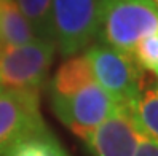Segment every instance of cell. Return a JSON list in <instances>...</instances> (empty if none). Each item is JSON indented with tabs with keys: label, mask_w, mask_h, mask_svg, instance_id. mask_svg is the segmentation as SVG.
I'll list each match as a JSON object with an SVG mask.
<instances>
[{
	"label": "cell",
	"mask_w": 158,
	"mask_h": 156,
	"mask_svg": "<svg viewBox=\"0 0 158 156\" xmlns=\"http://www.w3.org/2000/svg\"><path fill=\"white\" fill-rule=\"evenodd\" d=\"M134 116L142 132L158 140V86H150L141 91L133 105Z\"/></svg>",
	"instance_id": "7c38bea8"
},
{
	"label": "cell",
	"mask_w": 158,
	"mask_h": 156,
	"mask_svg": "<svg viewBox=\"0 0 158 156\" xmlns=\"http://www.w3.org/2000/svg\"><path fill=\"white\" fill-rule=\"evenodd\" d=\"M91 81L96 80L93 77V70L85 53H77L70 56L54 73L50 83V99L70 96Z\"/></svg>",
	"instance_id": "ba28073f"
},
{
	"label": "cell",
	"mask_w": 158,
	"mask_h": 156,
	"mask_svg": "<svg viewBox=\"0 0 158 156\" xmlns=\"http://www.w3.org/2000/svg\"><path fill=\"white\" fill-rule=\"evenodd\" d=\"M134 156H158V140L144 135Z\"/></svg>",
	"instance_id": "5bb4252c"
},
{
	"label": "cell",
	"mask_w": 158,
	"mask_h": 156,
	"mask_svg": "<svg viewBox=\"0 0 158 156\" xmlns=\"http://www.w3.org/2000/svg\"><path fill=\"white\" fill-rule=\"evenodd\" d=\"M37 40L27 18L16 0H0V43L3 48L21 46Z\"/></svg>",
	"instance_id": "9c48e42d"
},
{
	"label": "cell",
	"mask_w": 158,
	"mask_h": 156,
	"mask_svg": "<svg viewBox=\"0 0 158 156\" xmlns=\"http://www.w3.org/2000/svg\"><path fill=\"white\" fill-rule=\"evenodd\" d=\"M16 3L31 22L37 38L56 43L53 26V0H16Z\"/></svg>",
	"instance_id": "8fae6325"
},
{
	"label": "cell",
	"mask_w": 158,
	"mask_h": 156,
	"mask_svg": "<svg viewBox=\"0 0 158 156\" xmlns=\"http://www.w3.org/2000/svg\"><path fill=\"white\" fill-rule=\"evenodd\" d=\"M0 93H2V89H0Z\"/></svg>",
	"instance_id": "e0dca14e"
},
{
	"label": "cell",
	"mask_w": 158,
	"mask_h": 156,
	"mask_svg": "<svg viewBox=\"0 0 158 156\" xmlns=\"http://www.w3.org/2000/svg\"><path fill=\"white\" fill-rule=\"evenodd\" d=\"M2 51H3V45L0 43V54H2Z\"/></svg>",
	"instance_id": "9a60e30c"
},
{
	"label": "cell",
	"mask_w": 158,
	"mask_h": 156,
	"mask_svg": "<svg viewBox=\"0 0 158 156\" xmlns=\"http://www.w3.org/2000/svg\"><path fill=\"white\" fill-rule=\"evenodd\" d=\"M46 127L40 113V94L0 93V154Z\"/></svg>",
	"instance_id": "8992f818"
},
{
	"label": "cell",
	"mask_w": 158,
	"mask_h": 156,
	"mask_svg": "<svg viewBox=\"0 0 158 156\" xmlns=\"http://www.w3.org/2000/svg\"><path fill=\"white\" fill-rule=\"evenodd\" d=\"M158 32V5L153 0H107L101 13L96 40L131 54L145 37Z\"/></svg>",
	"instance_id": "6da1fadb"
},
{
	"label": "cell",
	"mask_w": 158,
	"mask_h": 156,
	"mask_svg": "<svg viewBox=\"0 0 158 156\" xmlns=\"http://www.w3.org/2000/svg\"><path fill=\"white\" fill-rule=\"evenodd\" d=\"M117 107L118 104L114 97L96 81H91L70 96L51 99L54 115L81 140H86V137L104 123Z\"/></svg>",
	"instance_id": "5b68a950"
},
{
	"label": "cell",
	"mask_w": 158,
	"mask_h": 156,
	"mask_svg": "<svg viewBox=\"0 0 158 156\" xmlns=\"http://www.w3.org/2000/svg\"><path fill=\"white\" fill-rule=\"evenodd\" d=\"M107 0H53L56 48L70 58L96 38L101 13Z\"/></svg>",
	"instance_id": "277c9868"
},
{
	"label": "cell",
	"mask_w": 158,
	"mask_h": 156,
	"mask_svg": "<svg viewBox=\"0 0 158 156\" xmlns=\"http://www.w3.org/2000/svg\"><path fill=\"white\" fill-rule=\"evenodd\" d=\"M144 135L133 108L118 105L85 142L93 156H134Z\"/></svg>",
	"instance_id": "52a82bcc"
},
{
	"label": "cell",
	"mask_w": 158,
	"mask_h": 156,
	"mask_svg": "<svg viewBox=\"0 0 158 156\" xmlns=\"http://www.w3.org/2000/svg\"><path fill=\"white\" fill-rule=\"evenodd\" d=\"M153 2H155V3H156V5H158V0H153Z\"/></svg>",
	"instance_id": "2e32d148"
},
{
	"label": "cell",
	"mask_w": 158,
	"mask_h": 156,
	"mask_svg": "<svg viewBox=\"0 0 158 156\" xmlns=\"http://www.w3.org/2000/svg\"><path fill=\"white\" fill-rule=\"evenodd\" d=\"M54 51L56 43L39 38L21 46L3 48L0 54V89L40 94Z\"/></svg>",
	"instance_id": "7a4b0ae2"
},
{
	"label": "cell",
	"mask_w": 158,
	"mask_h": 156,
	"mask_svg": "<svg viewBox=\"0 0 158 156\" xmlns=\"http://www.w3.org/2000/svg\"><path fill=\"white\" fill-rule=\"evenodd\" d=\"M96 83L114 97L118 105L131 107L141 94V72L131 54L102 43L85 50Z\"/></svg>",
	"instance_id": "3957f363"
},
{
	"label": "cell",
	"mask_w": 158,
	"mask_h": 156,
	"mask_svg": "<svg viewBox=\"0 0 158 156\" xmlns=\"http://www.w3.org/2000/svg\"><path fill=\"white\" fill-rule=\"evenodd\" d=\"M131 56L141 69L153 72L158 77V32L142 38L134 46Z\"/></svg>",
	"instance_id": "4fadbf2b"
},
{
	"label": "cell",
	"mask_w": 158,
	"mask_h": 156,
	"mask_svg": "<svg viewBox=\"0 0 158 156\" xmlns=\"http://www.w3.org/2000/svg\"><path fill=\"white\" fill-rule=\"evenodd\" d=\"M0 156H69L62 148L59 140L53 135V132L45 127L27 139L18 142L10 150H6Z\"/></svg>",
	"instance_id": "30bf717a"
}]
</instances>
